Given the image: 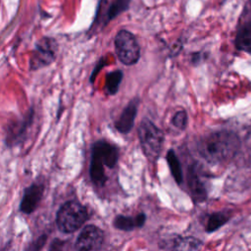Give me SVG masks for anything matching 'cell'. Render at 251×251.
<instances>
[{
	"label": "cell",
	"instance_id": "ba28073f",
	"mask_svg": "<svg viewBox=\"0 0 251 251\" xmlns=\"http://www.w3.org/2000/svg\"><path fill=\"white\" fill-rule=\"evenodd\" d=\"M104 239L103 231L95 226H86L79 233L75 250V251H95L98 250Z\"/></svg>",
	"mask_w": 251,
	"mask_h": 251
},
{
	"label": "cell",
	"instance_id": "7c38bea8",
	"mask_svg": "<svg viewBox=\"0 0 251 251\" xmlns=\"http://www.w3.org/2000/svg\"><path fill=\"white\" fill-rule=\"evenodd\" d=\"M187 186L194 202H202L206 199L207 192H206L205 186L200 176H198V173L194 166H191L188 169Z\"/></svg>",
	"mask_w": 251,
	"mask_h": 251
},
{
	"label": "cell",
	"instance_id": "9c48e42d",
	"mask_svg": "<svg viewBox=\"0 0 251 251\" xmlns=\"http://www.w3.org/2000/svg\"><path fill=\"white\" fill-rule=\"evenodd\" d=\"M139 99L137 97L130 100L125 109L122 111L120 117L115 122L116 129L121 133H127L131 130L137 114Z\"/></svg>",
	"mask_w": 251,
	"mask_h": 251
},
{
	"label": "cell",
	"instance_id": "5bb4252c",
	"mask_svg": "<svg viewBox=\"0 0 251 251\" xmlns=\"http://www.w3.org/2000/svg\"><path fill=\"white\" fill-rule=\"evenodd\" d=\"M235 46L238 50L251 54V22L243 24L237 30Z\"/></svg>",
	"mask_w": 251,
	"mask_h": 251
},
{
	"label": "cell",
	"instance_id": "6da1fadb",
	"mask_svg": "<svg viewBox=\"0 0 251 251\" xmlns=\"http://www.w3.org/2000/svg\"><path fill=\"white\" fill-rule=\"evenodd\" d=\"M240 140L230 130H219L203 136L197 144L200 156L210 164H221L230 160L237 153Z\"/></svg>",
	"mask_w": 251,
	"mask_h": 251
},
{
	"label": "cell",
	"instance_id": "277c9868",
	"mask_svg": "<svg viewBox=\"0 0 251 251\" xmlns=\"http://www.w3.org/2000/svg\"><path fill=\"white\" fill-rule=\"evenodd\" d=\"M137 132L143 153L150 161H155L162 150L164 133L148 119L140 122Z\"/></svg>",
	"mask_w": 251,
	"mask_h": 251
},
{
	"label": "cell",
	"instance_id": "3957f363",
	"mask_svg": "<svg viewBox=\"0 0 251 251\" xmlns=\"http://www.w3.org/2000/svg\"><path fill=\"white\" fill-rule=\"evenodd\" d=\"M88 219L86 208L77 201L66 202L57 213V226L65 233H71L78 229Z\"/></svg>",
	"mask_w": 251,
	"mask_h": 251
},
{
	"label": "cell",
	"instance_id": "5b68a950",
	"mask_svg": "<svg viewBox=\"0 0 251 251\" xmlns=\"http://www.w3.org/2000/svg\"><path fill=\"white\" fill-rule=\"evenodd\" d=\"M58 42L52 36H42L36 41L29 59V70L37 71L50 66L57 57Z\"/></svg>",
	"mask_w": 251,
	"mask_h": 251
},
{
	"label": "cell",
	"instance_id": "7402d4cb",
	"mask_svg": "<svg viewBox=\"0 0 251 251\" xmlns=\"http://www.w3.org/2000/svg\"><path fill=\"white\" fill-rule=\"evenodd\" d=\"M105 65H106L105 59H104V58H101V59L99 60L98 64L95 66V68H94V70H93V72H92V74H91V75H90V81H91V82L94 81L96 75H98V73L100 72V70H101Z\"/></svg>",
	"mask_w": 251,
	"mask_h": 251
},
{
	"label": "cell",
	"instance_id": "ffe728a7",
	"mask_svg": "<svg viewBox=\"0 0 251 251\" xmlns=\"http://www.w3.org/2000/svg\"><path fill=\"white\" fill-rule=\"evenodd\" d=\"M46 241H47V235L46 234L39 235L36 239L31 241L26 246L25 251H40L44 247Z\"/></svg>",
	"mask_w": 251,
	"mask_h": 251
},
{
	"label": "cell",
	"instance_id": "44dd1931",
	"mask_svg": "<svg viewBox=\"0 0 251 251\" xmlns=\"http://www.w3.org/2000/svg\"><path fill=\"white\" fill-rule=\"evenodd\" d=\"M49 251H66V241L61 239H54L49 247Z\"/></svg>",
	"mask_w": 251,
	"mask_h": 251
},
{
	"label": "cell",
	"instance_id": "4fadbf2b",
	"mask_svg": "<svg viewBox=\"0 0 251 251\" xmlns=\"http://www.w3.org/2000/svg\"><path fill=\"white\" fill-rule=\"evenodd\" d=\"M145 215L140 213L134 217H127V216H117L113 222V225L116 228L122 230H131L135 227H140L145 223Z\"/></svg>",
	"mask_w": 251,
	"mask_h": 251
},
{
	"label": "cell",
	"instance_id": "ac0fdd59",
	"mask_svg": "<svg viewBox=\"0 0 251 251\" xmlns=\"http://www.w3.org/2000/svg\"><path fill=\"white\" fill-rule=\"evenodd\" d=\"M228 221V216H226L223 212H218L212 214L207 221L206 225V231L212 232L217 230L219 227H221L223 225H225Z\"/></svg>",
	"mask_w": 251,
	"mask_h": 251
},
{
	"label": "cell",
	"instance_id": "7a4b0ae2",
	"mask_svg": "<svg viewBox=\"0 0 251 251\" xmlns=\"http://www.w3.org/2000/svg\"><path fill=\"white\" fill-rule=\"evenodd\" d=\"M119 158L118 148L106 140H98L92 145L89 174L96 185H103L107 179L104 166L114 168Z\"/></svg>",
	"mask_w": 251,
	"mask_h": 251
},
{
	"label": "cell",
	"instance_id": "8992f818",
	"mask_svg": "<svg viewBox=\"0 0 251 251\" xmlns=\"http://www.w3.org/2000/svg\"><path fill=\"white\" fill-rule=\"evenodd\" d=\"M115 50L118 59L126 66L134 65L140 57V48L135 36L126 29H121L115 36Z\"/></svg>",
	"mask_w": 251,
	"mask_h": 251
},
{
	"label": "cell",
	"instance_id": "30bf717a",
	"mask_svg": "<svg viewBox=\"0 0 251 251\" xmlns=\"http://www.w3.org/2000/svg\"><path fill=\"white\" fill-rule=\"evenodd\" d=\"M202 242L192 236H174L163 243V248L168 251H199Z\"/></svg>",
	"mask_w": 251,
	"mask_h": 251
},
{
	"label": "cell",
	"instance_id": "d6986e66",
	"mask_svg": "<svg viewBox=\"0 0 251 251\" xmlns=\"http://www.w3.org/2000/svg\"><path fill=\"white\" fill-rule=\"evenodd\" d=\"M172 123L178 129H185V127L187 126V114H186V112L183 111V110L177 111L174 115V117L172 119Z\"/></svg>",
	"mask_w": 251,
	"mask_h": 251
},
{
	"label": "cell",
	"instance_id": "e0dca14e",
	"mask_svg": "<svg viewBox=\"0 0 251 251\" xmlns=\"http://www.w3.org/2000/svg\"><path fill=\"white\" fill-rule=\"evenodd\" d=\"M168 165L170 167L171 173L175 178V180L176 181V183L180 184L183 180V176H182V171H181V167H180V163L175 153L174 150H169L167 152V156H166Z\"/></svg>",
	"mask_w": 251,
	"mask_h": 251
},
{
	"label": "cell",
	"instance_id": "2e32d148",
	"mask_svg": "<svg viewBox=\"0 0 251 251\" xmlns=\"http://www.w3.org/2000/svg\"><path fill=\"white\" fill-rule=\"evenodd\" d=\"M129 1L130 0H113L107 9V13L105 15V24L107 25L121 13L126 11L129 7Z\"/></svg>",
	"mask_w": 251,
	"mask_h": 251
},
{
	"label": "cell",
	"instance_id": "52a82bcc",
	"mask_svg": "<svg viewBox=\"0 0 251 251\" xmlns=\"http://www.w3.org/2000/svg\"><path fill=\"white\" fill-rule=\"evenodd\" d=\"M34 115V109L29 108V110L21 119H15L8 123L5 136L7 146L15 147L25 141L29 128L33 124Z\"/></svg>",
	"mask_w": 251,
	"mask_h": 251
},
{
	"label": "cell",
	"instance_id": "8fae6325",
	"mask_svg": "<svg viewBox=\"0 0 251 251\" xmlns=\"http://www.w3.org/2000/svg\"><path fill=\"white\" fill-rule=\"evenodd\" d=\"M43 194V185L33 183L25 188L21 202L20 209L25 214L32 213L38 206Z\"/></svg>",
	"mask_w": 251,
	"mask_h": 251
},
{
	"label": "cell",
	"instance_id": "9a60e30c",
	"mask_svg": "<svg viewBox=\"0 0 251 251\" xmlns=\"http://www.w3.org/2000/svg\"><path fill=\"white\" fill-rule=\"evenodd\" d=\"M123 76L124 75L121 70H116L107 74L105 80V90L107 94L114 95L118 92Z\"/></svg>",
	"mask_w": 251,
	"mask_h": 251
}]
</instances>
